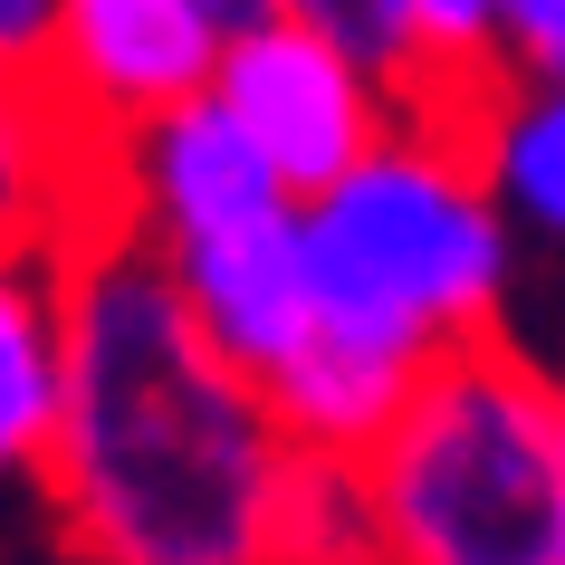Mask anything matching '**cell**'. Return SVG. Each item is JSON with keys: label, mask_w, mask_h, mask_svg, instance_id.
Here are the masks:
<instances>
[{"label": "cell", "mask_w": 565, "mask_h": 565, "mask_svg": "<svg viewBox=\"0 0 565 565\" xmlns=\"http://www.w3.org/2000/svg\"><path fill=\"white\" fill-rule=\"evenodd\" d=\"M307 450L135 231L67 249V431L39 499L77 565H288Z\"/></svg>", "instance_id": "6da1fadb"}, {"label": "cell", "mask_w": 565, "mask_h": 565, "mask_svg": "<svg viewBox=\"0 0 565 565\" xmlns=\"http://www.w3.org/2000/svg\"><path fill=\"white\" fill-rule=\"evenodd\" d=\"M307 288L317 335L422 374L460 345H489L508 298V211L479 153L431 125H393L307 202Z\"/></svg>", "instance_id": "7a4b0ae2"}, {"label": "cell", "mask_w": 565, "mask_h": 565, "mask_svg": "<svg viewBox=\"0 0 565 565\" xmlns=\"http://www.w3.org/2000/svg\"><path fill=\"white\" fill-rule=\"evenodd\" d=\"M364 470L384 565H546L565 499L556 384L527 355L460 345L422 374Z\"/></svg>", "instance_id": "3957f363"}, {"label": "cell", "mask_w": 565, "mask_h": 565, "mask_svg": "<svg viewBox=\"0 0 565 565\" xmlns=\"http://www.w3.org/2000/svg\"><path fill=\"white\" fill-rule=\"evenodd\" d=\"M211 96L249 125V145L278 163V182H288L298 202H317L327 182H345L364 153L403 125V106H393L384 77H374L355 49H335L317 20H298V10H278L259 30H231Z\"/></svg>", "instance_id": "277c9868"}, {"label": "cell", "mask_w": 565, "mask_h": 565, "mask_svg": "<svg viewBox=\"0 0 565 565\" xmlns=\"http://www.w3.org/2000/svg\"><path fill=\"white\" fill-rule=\"evenodd\" d=\"M221 49H231V20L211 0H58L49 87L106 153H125L145 125L211 96Z\"/></svg>", "instance_id": "5b68a950"}, {"label": "cell", "mask_w": 565, "mask_h": 565, "mask_svg": "<svg viewBox=\"0 0 565 565\" xmlns=\"http://www.w3.org/2000/svg\"><path fill=\"white\" fill-rule=\"evenodd\" d=\"M125 231V153L67 116L49 67H0V259H67Z\"/></svg>", "instance_id": "8992f818"}, {"label": "cell", "mask_w": 565, "mask_h": 565, "mask_svg": "<svg viewBox=\"0 0 565 565\" xmlns=\"http://www.w3.org/2000/svg\"><path fill=\"white\" fill-rule=\"evenodd\" d=\"M278 211H307V202L278 182V163L249 145V125L221 96H192L125 145V231L145 249H192V239L249 231Z\"/></svg>", "instance_id": "52a82bcc"}, {"label": "cell", "mask_w": 565, "mask_h": 565, "mask_svg": "<svg viewBox=\"0 0 565 565\" xmlns=\"http://www.w3.org/2000/svg\"><path fill=\"white\" fill-rule=\"evenodd\" d=\"M173 268L182 307L202 317V335L221 355L268 384L278 364L317 335V288H307V211H278V221H249V231L192 239V249H153Z\"/></svg>", "instance_id": "ba28073f"}, {"label": "cell", "mask_w": 565, "mask_h": 565, "mask_svg": "<svg viewBox=\"0 0 565 565\" xmlns=\"http://www.w3.org/2000/svg\"><path fill=\"white\" fill-rule=\"evenodd\" d=\"M67 431V259H0V489H39Z\"/></svg>", "instance_id": "9c48e42d"}, {"label": "cell", "mask_w": 565, "mask_h": 565, "mask_svg": "<svg viewBox=\"0 0 565 565\" xmlns=\"http://www.w3.org/2000/svg\"><path fill=\"white\" fill-rule=\"evenodd\" d=\"M259 393H268L278 431H288L307 460H374L384 431L403 422V403L422 393V364H393V355H364V345H335V335H307Z\"/></svg>", "instance_id": "30bf717a"}, {"label": "cell", "mask_w": 565, "mask_h": 565, "mask_svg": "<svg viewBox=\"0 0 565 565\" xmlns=\"http://www.w3.org/2000/svg\"><path fill=\"white\" fill-rule=\"evenodd\" d=\"M479 173H489V192H499V211H518L527 231L565 239V87L508 96L499 125H489Z\"/></svg>", "instance_id": "8fae6325"}, {"label": "cell", "mask_w": 565, "mask_h": 565, "mask_svg": "<svg viewBox=\"0 0 565 565\" xmlns=\"http://www.w3.org/2000/svg\"><path fill=\"white\" fill-rule=\"evenodd\" d=\"M288 10L317 20L335 49H355L384 87H403V58H413V49H403V0H288Z\"/></svg>", "instance_id": "7c38bea8"}, {"label": "cell", "mask_w": 565, "mask_h": 565, "mask_svg": "<svg viewBox=\"0 0 565 565\" xmlns=\"http://www.w3.org/2000/svg\"><path fill=\"white\" fill-rule=\"evenodd\" d=\"M499 39L518 77L565 87V0H499Z\"/></svg>", "instance_id": "4fadbf2b"}, {"label": "cell", "mask_w": 565, "mask_h": 565, "mask_svg": "<svg viewBox=\"0 0 565 565\" xmlns=\"http://www.w3.org/2000/svg\"><path fill=\"white\" fill-rule=\"evenodd\" d=\"M58 0H0V67H49Z\"/></svg>", "instance_id": "5bb4252c"}, {"label": "cell", "mask_w": 565, "mask_h": 565, "mask_svg": "<svg viewBox=\"0 0 565 565\" xmlns=\"http://www.w3.org/2000/svg\"><path fill=\"white\" fill-rule=\"evenodd\" d=\"M211 10H221V20H231V30H259V20H278V10H288V0H211Z\"/></svg>", "instance_id": "9a60e30c"}, {"label": "cell", "mask_w": 565, "mask_h": 565, "mask_svg": "<svg viewBox=\"0 0 565 565\" xmlns=\"http://www.w3.org/2000/svg\"><path fill=\"white\" fill-rule=\"evenodd\" d=\"M546 565H565V499H556V536H546Z\"/></svg>", "instance_id": "2e32d148"}, {"label": "cell", "mask_w": 565, "mask_h": 565, "mask_svg": "<svg viewBox=\"0 0 565 565\" xmlns=\"http://www.w3.org/2000/svg\"><path fill=\"white\" fill-rule=\"evenodd\" d=\"M556 431H565V384H556Z\"/></svg>", "instance_id": "e0dca14e"}]
</instances>
